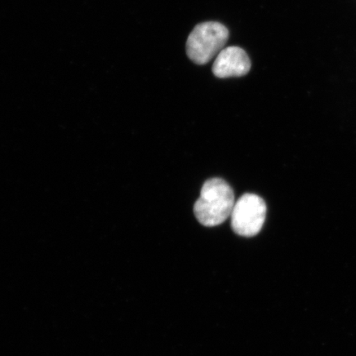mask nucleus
<instances>
[{
	"label": "nucleus",
	"instance_id": "nucleus-2",
	"mask_svg": "<svg viewBox=\"0 0 356 356\" xmlns=\"http://www.w3.org/2000/svg\"><path fill=\"white\" fill-rule=\"evenodd\" d=\"M229 39L226 26L216 22L199 24L191 32L186 42V53L197 65H204L225 49Z\"/></svg>",
	"mask_w": 356,
	"mask_h": 356
},
{
	"label": "nucleus",
	"instance_id": "nucleus-4",
	"mask_svg": "<svg viewBox=\"0 0 356 356\" xmlns=\"http://www.w3.org/2000/svg\"><path fill=\"white\" fill-rule=\"evenodd\" d=\"M251 69V61L242 48L230 47L222 49L212 67L213 74L220 79L241 77Z\"/></svg>",
	"mask_w": 356,
	"mask_h": 356
},
{
	"label": "nucleus",
	"instance_id": "nucleus-3",
	"mask_svg": "<svg viewBox=\"0 0 356 356\" xmlns=\"http://www.w3.org/2000/svg\"><path fill=\"white\" fill-rule=\"evenodd\" d=\"M266 216L264 200L255 194H244L234 204L230 216L231 226L234 233L243 237H253L260 233Z\"/></svg>",
	"mask_w": 356,
	"mask_h": 356
},
{
	"label": "nucleus",
	"instance_id": "nucleus-1",
	"mask_svg": "<svg viewBox=\"0 0 356 356\" xmlns=\"http://www.w3.org/2000/svg\"><path fill=\"white\" fill-rule=\"evenodd\" d=\"M234 193L228 182L221 178H211L204 182L194 206V213L204 226L222 224L232 213Z\"/></svg>",
	"mask_w": 356,
	"mask_h": 356
}]
</instances>
